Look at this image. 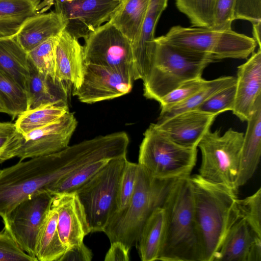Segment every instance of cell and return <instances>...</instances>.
<instances>
[{
  "mask_svg": "<svg viewBox=\"0 0 261 261\" xmlns=\"http://www.w3.org/2000/svg\"><path fill=\"white\" fill-rule=\"evenodd\" d=\"M190 181L202 261H214L228 230L240 218L237 192L199 174L191 175Z\"/></svg>",
  "mask_w": 261,
  "mask_h": 261,
  "instance_id": "1",
  "label": "cell"
},
{
  "mask_svg": "<svg viewBox=\"0 0 261 261\" xmlns=\"http://www.w3.org/2000/svg\"><path fill=\"white\" fill-rule=\"evenodd\" d=\"M163 207L165 226L158 260L202 261L190 176L175 181Z\"/></svg>",
  "mask_w": 261,
  "mask_h": 261,
  "instance_id": "2",
  "label": "cell"
},
{
  "mask_svg": "<svg viewBox=\"0 0 261 261\" xmlns=\"http://www.w3.org/2000/svg\"><path fill=\"white\" fill-rule=\"evenodd\" d=\"M176 180L154 178L139 165L136 188L129 202L114 214L103 230L110 243L119 241L130 249L136 246L145 223L155 209L163 206Z\"/></svg>",
  "mask_w": 261,
  "mask_h": 261,
  "instance_id": "3",
  "label": "cell"
},
{
  "mask_svg": "<svg viewBox=\"0 0 261 261\" xmlns=\"http://www.w3.org/2000/svg\"><path fill=\"white\" fill-rule=\"evenodd\" d=\"M211 63L168 43L161 36L156 37L148 71L142 80L143 95L159 102L185 81L201 76Z\"/></svg>",
  "mask_w": 261,
  "mask_h": 261,
  "instance_id": "4",
  "label": "cell"
},
{
  "mask_svg": "<svg viewBox=\"0 0 261 261\" xmlns=\"http://www.w3.org/2000/svg\"><path fill=\"white\" fill-rule=\"evenodd\" d=\"M161 37L168 43L212 62L228 58L247 59L257 45L253 37L232 29L175 25Z\"/></svg>",
  "mask_w": 261,
  "mask_h": 261,
  "instance_id": "5",
  "label": "cell"
},
{
  "mask_svg": "<svg viewBox=\"0 0 261 261\" xmlns=\"http://www.w3.org/2000/svg\"><path fill=\"white\" fill-rule=\"evenodd\" d=\"M197 157V147L175 142L151 123L144 134L138 164L154 178L177 179L191 176Z\"/></svg>",
  "mask_w": 261,
  "mask_h": 261,
  "instance_id": "6",
  "label": "cell"
},
{
  "mask_svg": "<svg viewBox=\"0 0 261 261\" xmlns=\"http://www.w3.org/2000/svg\"><path fill=\"white\" fill-rule=\"evenodd\" d=\"M128 160L123 155L110 160L76 192L91 232H103L117 210L119 188Z\"/></svg>",
  "mask_w": 261,
  "mask_h": 261,
  "instance_id": "7",
  "label": "cell"
},
{
  "mask_svg": "<svg viewBox=\"0 0 261 261\" xmlns=\"http://www.w3.org/2000/svg\"><path fill=\"white\" fill-rule=\"evenodd\" d=\"M244 134L230 128L223 135L208 130L198 144L201 153L199 174L237 192Z\"/></svg>",
  "mask_w": 261,
  "mask_h": 261,
  "instance_id": "8",
  "label": "cell"
},
{
  "mask_svg": "<svg viewBox=\"0 0 261 261\" xmlns=\"http://www.w3.org/2000/svg\"><path fill=\"white\" fill-rule=\"evenodd\" d=\"M84 40L85 63L106 66L136 80L132 43L115 25L108 21Z\"/></svg>",
  "mask_w": 261,
  "mask_h": 261,
  "instance_id": "9",
  "label": "cell"
},
{
  "mask_svg": "<svg viewBox=\"0 0 261 261\" xmlns=\"http://www.w3.org/2000/svg\"><path fill=\"white\" fill-rule=\"evenodd\" d=\"M77 125L69 112L58 121L22 135L18 132L8 145L0 163L17 157L23 161L58 152L68 146Z\"/></svg>",
  "mask_w": 261,
  "mask_h": 261,
  "instance_id": "10",
  "label": "cell"
},
{
  "mask_svg": "<svg viewBox=\"0 0 261 261\" xmlns=\"http://www.w3.org/2000/svg\"><path fill=\"white\" fill-rule=\"evenodd\" d=\"M53 198L54 195L46 190L35 193L12 210L4 226L19 247L37 260L39 235Z\"/></svg>",
  "mask_w": 261,
  "mask_h": 261,
  "instance_id": "11",
  "label": "cell"
},
{
  "mask_svg": "<svg viewBox=\"0 0 261 261\" xmlns=\"http://www.w3.org/2000/svg\"><path fill=\"white\" fill-rule=\"evenodd\" d=\"M123 1L55 0L54 5L66 21L65 30L79 39L109 21Z\"/></svg>",
  "mask_w": 261,
  "mask_h": 261,
  "instance_id": "12",
  "label": "cell"
},
{
  "mask_svg": "<svg viewBox=\"0 0 261 261\" xmlns=\"http://www.w3.org/2000/svg\"><path fill=\"white\" fill-rule=\"evenodd\" d=\"M133 82L106 66L85 63L81 84L73 95L82 102L92 104L127 94Z\"/></svg>",
  "mask_w": 261,
  "mask_h": 261,
  "instance_id": "13",
  "label": "cell"
},
{
  "mask_svg": "<svg viewBox=\"0 0 261 261\" xmlns=\"http://www.w3.org/2000/svg\"><path fill=\"white\" fill-rule=\"evenodd\" d=\"M51 205L58 213V232L66 250L84 243V238L91 231L76 192L54 195Z\"/></svg>",
  "mask_w": 261,
  "mask_h": 261,
  "instance_id": "14",
  "label": "cell"
},
{
  "mask_svg": "<svg viewBox=\"0 0 261 261\" xmlns=\"http://www.w3.org/2000/svg\"><path fill=\"white\" fill-rule=\"evenodd\" d=\"M218 115L194 109L154 124L175 142L187 147H197Z\"/></svg>",
  "mask_w": 261,
  "mask_h": 261,
  "instance_id": "15",
  "label": "cell"
},
{
  "mask_svg": "<svg viewBox=\"0 0 261 261\" xmlns=\"http://www.w3.org/2000/svg\"><path fill=\"white\" fill-rule=\"evenodd\" d=\"M261 95V48L238 67L236 95L232 113L242 121H247Z\"/></svg>",
  "mask_w": 261,
  "mask_h": 261,
  "instance_id": "16",
  "label": "cell"
},
{
  "mask_svg": "<svg viewBox=\"0 0 261 261\" xmlns=\"http://www.w3.org/2000/svg\"><path fill=\"white\" fill-rule=\"evenodd\" d=\"M65 29L59 36L55 50V76L61 82L79 87L85 65L84 47Z\"/></svg>",
  "mask_w": 261,
  "mask_h": 261,
  "instance_id": "17",
  "label": "cell"
},
{
  "mask_svg": "<svg viewBox=\"0 0 261 261\" xmlns=\"http://www.w3.org/2000/svg\"><path fill=\"white\" fill-rule=\"evenodd\" d=\"M168 0H151L138 38L132 44L136 80H143L150 65L157 23Z\"/></svg>",
  "mask_w": 261,
  "mask_h": 261,
  "instance_id": "18",
  "label": "cell"
},
{
  "mask_svg": "<svg viewBox=\"0 0 261 261\" xmlns=\"http://www.w3.org/2000/svg\"><path fill=\"white\" fill-rule=\"evenodd\" d=\"M244 134L241 161L238 178L237 190L244 186L253 175L259 164L261 155V95L247 120Z\"/></svg>",
  "mask_w": 261,
  "mask_h": 261,
  "instance_id": "19",
  "label": "cell"
},
{
  "mask_svg": "<svg viewBox=\"0 0 261 261\" xmlns=\"http://www.w3.org/2000/svg\"><path fill=\"white\" fill-rule=\"evenodd\" d=\"M29 68L30 77L26 90L29 109L46 105L68 106L69 89L71 85L39 72L30 60Z\"/></svg>",
  "mask_w": 261,
  "mask_h": 261,
  "instance_id": "20",
  "label": "cell"
},
{
  "mask_svg": "<svg viewBox=\"0 0 261 261\" xmlns=\"http://www.w3.org/2000/svg\"><path fill=\"white\" fill-rule=\"evenodd\" d=\"M66 24L62 15L55 11L38 13L28 18L14 37L28 53L48 38L59 36Z\"/></svg>",
  "mask_w": 261,
  "mask_h": 261,
  "instance_id": "21",
  "label": "cell"
},
{
  "mask_svg": "<svg viewBox=\"0 0 261 261\" xmlns=\"http://www.w3.org/2000/svg\"><path fill=\"white\" fill-rule=\"evenodd\" d=\"M261 238L246 221L239 219L225 235L214 261H249L256 240Z\"/></svg>",
  "mask_w": 261,
  "mask_h": 261,
  "instance_id": "22",
  "label": "cell"
},
{
  "mask_svg": "<svg viewBox=\"0 0 261 261\" xmlns=\"http://www.w3.org/2000/svg\"><path fill=\"white\" fill-rule=\"evenodd\" d=\"M237 19L252 25L261 23V0H217L212 29H231L232 22Z\"/></svg>",
  "mask_w": 261,
  "mask_h": 261,
  "instance_id": "23",
  "label": "cell"
},
{
  "mask_svg": "<svg viewBox=\"0 0 261 261\" xmlns=\"http://www.w3.org/2000/svg\"><path fill=\"white\" fill-rule=\"evenodd\" d=\"M0 71L27 90L30 77L28 53L14 36L0 38Z\"/></svg>",
  "mask_w": 261,
  "mask_h": 261,
  "instance_id": "24",
  "label": "cell"
},
{
  "mask_svg": "<svg viewBox=\"0 0 261 261\" xmlns=\"http://www.w3.org/2000/svg\"><path fill=\"white\" fill-rule=\"evenodd\" d=\"M165 226L163 207L155 209L145 223L136 246L142 261L158 260Z\"/></svg>",
  "mask_w": 261,
  "mask_h": 261,
  "instance_id": "25",
  "label": "cell"
},
{
  "mask_svg": "<svg viewBox=\"0 0 261 261\" xmlns=\"http://www.w3.org/2000/svg\"><path fill=\"white\" fill-rule=\"evenodd\" d=\"M41 2L0 0V38L14 36L28 18L38 14Z\"/></svg>",
  "mask_w": 261,
  "mask_h": 261,
  "instance_id": "26",
  "label": "cell"
},
{
  "mask_svg": "<svg viewBox=\"0 0 261 261\" xmlns=\"http://www.w3.org/2000/svg\"><path fill=\"white\" fill-rule=\"evenodd\" d=\"M151 0H123L109 21L131 42L136 40Z\"/></svg>",
  "mask_w": 261,
  "mask_h": 261,
  "instance_id": "27",
  "label": "cell"
},
{
  "mask_svg": "<svg viewBox=\"0 0 261 261\" xmlns=\"http://www.w3.org/2000/svg\"><path fill=\"white\" fill-rule=\"evenodd\" d=\"M58 213L51 205L41 229L36 257L40 261H59L66 251L57 230Z\"/></svg>",
  "mask_w": 261,
  "mask_h": 261,
  "instance_id": "28",
  "label": "cell"
},
{
  "mask_svg": "<svg viewBox=\"0 0 261 261\" xmlns=\"http://www.w3.org/2000/svg\"><path fill=\"white\" fill-rule=\"evenodd\" d=\"M236 82V77L232 76H222L208 81L201 90L188 99L167 109L161 110L157 122L163 121L185 111L197 109L214 94L234 85Z\"/></svg>",
  "mask_w": 261,
  "mask_h": 261,
  "instance_id": "29",
  "label": "cell"
},
{
  "mask_svg": "<svg viewBox=\"0 0 261 261\" xmlns=\"http://www.w3.org/2000/svg\"><path fill=\"white\" fill-rule=\"evenodd\" d=\"M68 112L67 106H41L19 115L14 124L17 131L24 135L58 121Z\"/></svg>",
  "mask_w": 261,
  "mask_h": 261,
  "instance_id": "30",
  "label": "cell"
},
{
  "mask_svg": "<svg viewBox=\"0 0 261 261\" xmlns=\"http://www.w3.org/2000/svg\"><path fill=\"white\" fill-rule=\"evenodd\" d=\"M110 160L102 159L84 165L52 184L46 191L53 195L75 192L92 178Z\"/></svg>",
  "mask_w": 261,
  "mask_h": 261,
  "instance_id": "31",
  "label": "cell"
},
{
  "mask_svg": "<svg viewBox=\"0 0 261 261\" xmlns=\"http://www.w3.org/2000/svg\"><path fill=\"white\" fill-rule=\"evenodd\" d=\"M0 99L13 119L29 110L27 91L12 78L0 71Z\"/></svg>",
  "mask_w": 261,
  "mask_h": 261,
  "instance_id": "32",
  "label": "cell"
},
{
  "mask_svg": "<svg viewBox=\"0 0 261 261\" xmlns=\"http://www.w3.org/2000/svg\"><path fill=\"white\" fill-rule=\"evenodd\" d=\"M217 0H175L177 9L192 27L213 28Z\"/></svg>",
  "mask_w": 261,
  "mask_h": 261,
  "instance_id": "33",
  "label": "cell"
},
{
  "mask_svg": "<svg viewBox=\"0 0 261 261\" xmlns=\"http://www.w3.org/2000/svg\"><path fill=\"white\" fill-rule=\"evenodd\" d=\"M59 36L48 38L28 53L29 59L36 69L55 80V50Z\"/></svg>",
  "mask_w": 261,
  "mask_h": 261,
  "instance_id": "34",
  "label": "cell"
},
{
  "mask_svg": "<svg viewBox=\"0 0 261 261\" xmlns=\"http://www.w3.org/2000/svg\"><path fill=\"white\" fill-rule=\"evenodd\" d=\"M237 207L240 218L244 219L252 230L261 237V188L244 199L238 198Z\"/></svg>",
  "mask_w": 261,
  "mask_h": 261,
  "instance_id": "35",
  "label": "cell"
},
{
  "mask_svg": "<svg viewBox=\"0 0 261 261\" xmlns=\"http://www.w3.org/2000/svg\"><path fill=\"white\" fill-rule=\"evenodd\" d=\"M207 82L201 76L185 81L159 101L161 111L188 99L201 90Z\"/></svg>",
  "mask_w": 261,
  "mask_h": 261,
  "instance_id": "36",
  "label": "cell"
},
{
  "mask_svg": "<svg viewBox=\"0 0 261 261\" xmlns=\"http://www.w3.org/2000/svg\"><path fill=\"white\" fill-rule=\"evenodd\" d=\"M236 95V83L214 94L197 109L220 114L232 110Z\"/></svg>",
  "mask_w": 261,
  "mask_h": 261,
  "instance_id": "37",
  "label": "cell"
},
{
  "mask_svg": "<svg viewBox=\"0 0 261 261\" xmlns=\"http://www.w3.org/2000/svg\"><path fill=\"white\" fill-rule=\"evenodd\" d=\"M138 168V163L127 161L120 181L116 212L124 208L129 202L135 190Z\"/></svg>",
  "mask_w": 261,
  "mask_h": 261,
  "instance_id": "38",
  "label": "cell"
},
{
  "mask_svg": "<svg viewBox=\"0 0 261 261\" xmlns=\"http://www.w3.org/2000/svg\"><path fill=\"white\" fill-rule=\"evenodd\" d=\"M37 261L23 251L6 228L0 231V261Z\"/></svg>",
  "mask_w": 261,
  "mask_h": 261,
  "instance_id": "39",
  "label": "cell"
},
{
  "mask_svg": "<svg viewBox=\"0 0 261 261\" xmlns=\"http://www.w3.org/2000/svg\"><path fill=\"white\" fill-rule=\"evenodd\" d=\"M92 256L91 250L83 243L66 250L59 261H90Z\"/></svg>",
  "mask_w": 261,
  "mask_h": 261,
  "instance_id": "40",
  "label": "cell"
},
{
  "mask_svg": "<svg viewBox=\"0 0 261 261\" xmlns=\"http://www.w3.org/2000/svg\"><path fill=\"white\" fill-rule=\"evenodd\" d=\"M130 249L119 241L111 243L107 252L105 261H128L129 260Z\"/></svg>",
  "mask_w": 261,
  "mask_h": 261,
  "instance_id": "41",
  "label": "cell"
},
{
  "mask_svg": "<svg viewBox=\"0 0 261 261\" xmlns=\"http://www.w3.org/2000/svg\"><path fill=\"white\" fill-rule=\"evenodd\" d=\"M17 133L14 123L0 122V160L8 145Z\"/></svg>",
  "mask_w": 261,
  "mask_h": 261,
  "instance_id": "42",
  "label": "cell"
},
{
  "mask_svg": "<svg viewBox=\"0 0 261 261\" xmlns=\"http://www.w3.org/2000/svg\"><path fill=\"white\" fill-rule=\"evenodd\" d=\"M261 23L252 25L253 38L256 42L258 48H261L260 43Z\"/></svg>",
  "mask_w": 261,
  "mask_h": 261,
  "instance_id": "43",
  "label": "cell"
},
{
  "mask_svg": "<svg viewBox=\"0 0 261 261\" xmlns=\"http://www.w3.org/2000/svg\"><path fill=\"white\" fill-rule=\"evenodd\" d=\"M38 1H41L39 5L38 13H45L52 6V5L50 3V0H38Z\"/></svg>",
  "mask_w": 261,
  "mask_h": 261,
  "instance_id": "44",
  "label": "cell"
},
{
  "mask_svg": "<svg viewBox=\"0 0 261 261\" xmlns=\"http://www.w3.org/2000/svg\"><path fill=\"white\" fill-rule=\"evenodd\" d=\"M0 113H4L7 114V111L4 106L2 101L0 99Z\"/></svg>",
  "mask_w": 261,
  "mask_h": 261,
  "instance_id": "45",
  "label": "cell"
},
{
  "mask_svg": "<svg viewBox=\"0 0 261 261\" xmlns=\"http://www.w3.org/2000/svg\"><path fill=\"white\" fill-rule=\"evenodd\" d=\"M50 2L52 5H54L55 0H50Z\"/></svg>",
  "mask_w": 261,
  "mask_h": 261,
  "instance_id": "46",
  "label": "cell"
}]
</instances>
